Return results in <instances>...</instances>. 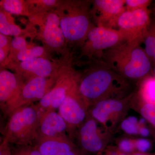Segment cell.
<instances>
[{
    "label": "cell",
    "mask_w": 155,
    "mask_h": 155,
    "mask_svg": "<svg viewBox=\"0 0 155 155\" xmlns=\"http://www.w3.org/2000/svg\"><path fill=\"white\" fill-rule=\"evenodd\" d=\"M134 93L121 99L102 100L92 105L87 114L97 122L107 128L112 127L119 119L126 109V106L131 102Z\"/></svg>",
    "instance_id": "7"
},
{
    "label": "cell",
    "mask_w": 155,
    "mask_h": 155,
    "mask_svg": "<svg viewBox=\"0 0 155 155\" xmlns=\"http://www.w3.org/2000/svg\"><path fill=\"white\" fill-rule=\"evenodd\" d=\"M79 75H72L63 77L58 81L53 88L51 89L37 104L44 112L57 111L65 99L70 86Z\"/></svg>",
    "instance_id": "12"
},
{
    "label": "cell",
    "mask_w": 155,
    "mask_h": 155,
    "mask_svg": "<svg viewBox=\"0 0 155 155\" xmlns=\"http://www.w3.org/2000/svg\"><path fill=\"white\" fill-rule=\"evenodd\" d=\"M80 75L79 89L88 109L102 100L121 99L131 94L128 80L114 72L101 60Z\"/></svg>",
    "instance_id": "1"
},
{
    "label": "cell",
    "mask_w": 155,
    "mask_h": 155,
    "mask_svg": "<svg viewBox=\"0 0 155 155\" xmlns=\"http://www.w3.org/2000/svg\"><path fill=\"white\" fill-rule=\"evenodd\" d=\"M11 45L13 48L18 50L19 51L27 48L26 42L25 39L20 36L15 37L11 42Z\"/></svg>",
    "instance_id": "27"
},
{
    "label": "cell",
    "mask_w": 155,
    "mask_h": 155,
    "mask_svg": "<svg viewBox=\"0 0 155 155\" xmlns=\"http://www.w3.org/2000/svg\"><path fill=\"white\" fill-rule=\"evenodd\" d=\"M133 99L137 102V110L143 118L155 127V105L145 101L137 94H134Z\"/></svg>",
    "instance_id": "20"
},
{
    "label": "cell",
    "mask_w": 155,
    "mask_h": 155,
    "mask_svg": "<svg viewBox=\"0 0 155 155\" xmlns=\"http://www.w3.org/2000/svg\"><path fill=\"white\" fill-rule=\"evenodd\" d=\"M151 13H153L155 15V4L153 7L152 9L151 10Z\"/></svg>",
    "instance_id": "37"
},
{
    "label": "cell",
    "mask_w": 155,
    "mask_h": 155,
    "mask_svg": "<svg viewBox=\"0 0 155 155\" xmlns=\"http://www.w3.org/2000/svg\"><path fill=\"white\" fill-rule=\"evenodd\" d=\"M12 155H42L35 145H15Z\"/></svg>",
    "instance_id": "23"
},
{
    "label": "cell",
    "mask_w": 155,
    "mask_h": 155,
    "mask_svg": "<svg viewBox=\"0 0 155 155\" xmlns=\"http://www.w3.org/2000/svg\"><path fill=\"white\" fill-rule=\"evenodd\" d=\"M151 13L149 9L126 10L118 18L116 29L124 33L128 40H138L143 43V36L151 21Z\"/></svg>",
    "instance_id": "8"
},
{
    "label": "cell",
    "mask_w": 155,
    "mask_h": 155,
    "mask_svg": "<svg viewBox=\"0 0 155 155\" xmlns=\"http://www.w3.org/2000/svg\"><path fill=\"white\" fill-rule=\"evenodd\" d=\"M35 143L42 155H61L75 150V145L69 137L39 139Z\"/></svg>",
    "instance_id": "15"
},
{
    "label": "cell",
    "mask_w": 155,
    "mask_h": 155,
    "mask_svg": "<svg viewBox=\"0 0 155 155\" xmlns=\"http://www.w3.org/2000/svg\"><path fill=\"white\" fill-rule=\"evenodd\" d=\"M121 126L122 130L127 134H136L138 133L137 125L131 123L127 119L122 121Z\"/></svg>",
    "instance_id": "26"
},
{
    "label": "cell",
    "mask_w": 155,
    "mask_h": 155,
    "mask_svg": "<svg viewBox=\"0 0 155 155\" xmlns=\"http://www.w3.org/2000/svg\"><path fill=\"white\" fill-rule=\"evenodd\" d=\"M129 121L133 124L135 125H137V119L136 117L134 116H130L127 118Z\"/></svg>",
    "instance_id": "33"
},
{
    "label": "cell",
    "mask_w": 155,
    "mask_h": 155,
    "mask_svg": "<svg viewBox=\"0 0 155 155\" xmlns=\"http://www.w3.org/2000/svg\"><path fill=\"white\" fill-rule=\"evenodd\" d=\"M135 146L137 149L139 151L141 152H146L150 149L151 144L147 140L140 139L136 141Z\"/></svg>",
    "instance_id": "28"
},
{
    "label": "cell",
    "mask_w": 155,
    "mask_h": 155,
    "mask_svg": "<svg viewBox=\"0 0 155 155\" xmlns=\"http://www.w3.org/2000/svg\"><path fill=\"white\" fill-rule=\"evenodd\" d=\"M66 137H69L68 126L60 114L57 111L44 113L39 125L37 140L39 139Z\"/></svg>",
    "instance_id": "14"
},
{
    "label": "cell",
    "mask_w": 155,
    "mask_h": 155,
    "mask_svg": "<svg viewBox=\"0 0 155 155\" xmlns=\"http://www.w3.org/2000/svg\"><path fill=\"white\" fill-rule=\"evenodd\" d=\"M83 47L84 54L94 56L101 60L106 50L128 41L127 37L118 29L94 26L87 34Z\"/></svg>",
    "instance_id": "6"
},
{
    "label": "cell",
    "mask_w": 155,
    "mask_h": 155,
    "mask_svg": "<svg viewBox=\"0 0 155 155\" xmlns=\"http://www.w3.org/2000/svg\"><path fill=\"white\" fill-rule=\"evenodd\" d=\"M43 2L46 5L50 6L54 5L56 2V1L54 0H44Z\"/></svg>",
    "instance_id": "32"
},
{
    "label": "cell",
    "mask_w": 155,
    "mask_h": 155,
    "mask_svg": "<svg viewBox=\"0 0 155 155\" xmlns=\"http://www.w3.org/2000/svg\"><path fill=\"white\" fill-rule=\"evenodd\" d=\"M44 52L43 48L41 46H36L26 48L20 51L17 54V58L19 61H25L31 60L34 58H39Z\"/></svg>",
    "instance_id": "22"
},
{
    "label": "cell",
    "mask_w": 155,
    "mask_h": 155,
    "mask_svg": "<svg viewBox=\"0 0 155 155\" xmlns=\"http://www.w3.org/2000/svg\"><path fill=\"white\" fill-rule=\"evenodd\" d=\"M61 155H77L75 152V150L70 151L68 152L65 153Z\"/></svg>",
    "instance_id": "35"
},
{
    "label": "cell",
    "mask_w": 155,
    "mask_h": 155,
    "mask_svg": "<svg viewBox=\"0 0 155 155\" xmlns=\"http://www.w3.org/2000/svg\"><path fill=\"white\" fill-rule=\"evenodd\" d=\"M8 44V39L5 35L0 33V48L5 47Z\"/></svg>",
    "instance_id": "30"
},
{
    "label": "cell",
    "mask_w": 155,
    "mask_h": 155,
    "mask_svg": "<svg viewBox=\"0 0 155 155\" xmlns=\"http://www.w3.org/2000/svg\"><path fill=\"white\" fill-rule=\"evenodd\" d=\"M88 2H75L72 13L60 19V26L64 37L74 42L85 41L90 31L94 26L91 22Z\"/></svg>",
    "instance_id": "5"
},
{
    "label": "cell",
    "mask_w": 155,
    "mask_h": 155,
    "mask_svg": "<svg viewBox=\"0 0 155 155\" xmlns=\"http://www.w3.org/2000/svg\"><path fill=\"white\" fill-rule=\"evenodd\" d=\"M79 143L84 149L96 153L102 149L104 145L102 133L99 128L97 121L87 114L86 119L76 131Z\"/></svg>",
    "instance_id": "11"
},
{
    "label": "cell",
    "mask_w": 155,
    "mask_h": 155,
    "mask_svg": "<svg viewBox=\"0 0 155 155\" xmlns=\"http://www.w3.org/2000/svg\"><path fill=\"white\" fill-rule=\"evenodd\" d=\"M137 94L143 100L155 105V79L147 76L142 79Z\"/></svg>",
    "instance_id": "19"
},
{
    "label": "cell",
    "mask_w": 155,
    "mask_h": 155,
    "mask_svg": "<svg viewBox=\"0 0 155 155\" xmlns=\"http://www.w3.org/2000/svg\"><path fill=\"white\" fill-rule=\"evenodd\" d=\"M44 112L37 104L17 110L8 116L4 140L15 145L34 144Z\"/></svg>",
    "instance_id": "3"
},
{
    "label": "cell",
    "mask_w": 155,
    "mask_h": 155,
    "mask_svg": "<svg viewBox=\"0 0 155 155\" xmlns=\"http://www.w3.org/2000/svg\"><path fill=\"white\" fill-rule=\"evenodd\" d=\"M119 147L122 151L129 153L133 150L134 145L133 143L129 140H123L119 143Z\"/></svg>",
    "instance_id": "29"
},
{
    "label": "cell",
    "mask_w": 155,
    "mask_h": 155,
    "mask_svg": "<svg viewBox=\"0 0 155 155\" xmlns=\"http://www.w3.org/2000/svg\"><path fill=\"white\" fill-rule=\"evenodd\" d=\"M0 32L5 35L17 36L21 32L19 26L11 24L8 21L7 17L3 12H0Z\"/></svg>",
    "instance_id": "21"
},
{
    "label": "cell",
    "mask_w": 155,
    "mask_h": 155,
    "mask_svg": "<svg viewBox=\"0 0 155 155\" xmlns=\"http://www.w3.org/2000/svg\"><path fill=\"white\" fill-rule=\"evenodd\" d=\"M53 81L48 78L36 76L29 78L22 87L17 99L8 108L5 116L8 117L14 111L39 101L51 90Z\"/></svg>",
    "instance_id": "9"
},
{
    "label": "cell",
    "mask_w": 155,
    "mask_h": 155,
    "mask_svg": "<svg viewBox=\"0 0 155 155\" xmlns=\"http://www.w3.org/2000/svg\"><path fill=\"white\" fill-rule=\"evenodd\" d=\"M153 2L151 0H125V8L127 11L149 9Z\"/></svg>",
    "instance_id": "24"
},
{
    "label": "cell",
    "mask_w": 155,
    "mask_h": 155,
    "mask_svg": "<svg viewBox=\"0 0 155 155\" xmlns=\"http://www.w3.org/2000/svg\"><path fill=\"white\" fill-rule=\"evenodd\" d=\"M20 67L23 71L32 74L33 77L48 78L53 74L51 63L48 60L39 57L21 62Z\"/></svg>",
    "instance_id": "17"
},
{
    "label": "cell",
    "mask_w": 155,
    "mask_h": 155,
    "mask_svg": "<svg viewBox=\"0 0 155 155\" xmlns=\"http://www.w3.org/2000/svg\"><path fill=\"white\" fill-rule=\"evenodd\" d=\"M144 50L151 61L152 67L155 66V21L152 20L143 36Z\"/></svg>",
    "instance_id": "18"
},
{
    "label": "cell",
    "mask_w": 155,
    "mask_h": 155,
    "mask_svg": "<svg viewBox=\"0 0 155 155\" xmlns=\"http://www.w3.org/2000/svg\"><path fill=\"white\" fill-rule=\"evenodd\" d=\"M60 25V18L55 14L48 15L43 31V38L49 46L60 47L64 44L65 37Z\"/></svg>",
    "instance_id": "16"
},
{
    "label": "cell",
    "mask_w": 155,
    "mask_h": 155,
    "mask_svg": "<svg viewBox=\"0 0 155 155\" xmlns=\"http://www.w3.org/2000/svg\"><path fill=\"white\" fill-rule=\"evenodd\" d=\"M3 7L5 11L10 14L19 15L22 12V4L19 0H6Z\"/></svg>",
    "instance_id": "25"
},
{
    "label": "cell",
    "mask_w": 155,
    "mask_h": 155,
    "mask_svg": "<svg viewBox=\"0 0 155 155\" xmlns=\"http://www.w3.org/2000/svg\"><path fill=\"white\" fill-rule=\"evenodd\" d=\"M24 84L10 71L0 72V105L4 114L17 99Z\"/></svg>",
    "instance_id": "13"
},
{
    "label": "cell",
    "mask_w": 155,
    "mask_h": 155,
    "mask_svg": "<svg viewBox=\"0 0 155 155\" xmlns=\"http://www.w3.org/2000/svg\"><path fill=\"white\" fill-rule=\"evenodd\" d=\"M93 5L97 26L116 29L118 18L126 11L125 0H95Z\"/></svg>",
    "instance_id": "10"
},
{
    "label": "cell",
    "mask_w": 155,
    "mask_h": 155,
    "mask_svg": "<svg viewBox=\"0 0 155 155\" xmlns=\"http://www.w3.org/2000/svg\"><path fill=\"white\" fill-rule=\"evenodd\" d=\"M145 121L146 119L143 118L142 119H141L140 120L139 123L140 124H143L145 123Z\"/></svg>",
    "instance_id": "36"
},
{
    "label": "cell",
    "mask_w": 155,
    "mask_h": 155,
    "mask_svg": "<svg viewBox=\"0 0 155 155\" xmlns=\"http://www.w3.org/2000/svg\"><path fill=\"white\" fill-rule=\"evenodd\" d=\"M133 155H146L143 154H140V153H138V154H136Z\"/></svg>",
    "instance_id": "39"
},
{
    "label": "cell",
    "mask_w": 155,
    "mask_h": 155,
    "mask_svg": "<svg viewBox=\"0 0 155 155\" xmlns=\"http://www.w3.org/2000/svg\"><path fill=\"white\" fill-rule=\"evenodd\" d=\"M5 52L2 48H0V61H3L5 59Z\"/></svg>",
    "instance_id": "34"
},
{
    "label": "cell",
    "mask_w": 155,
    "mask_h": 155,
    "mask_svg": "<svg viewBox=\"0 0 155 155\" xmlns=\"http://www.w3.org/2000/svg\"><path fill=\"white\" fill-rule=\"evenodd\" d=\"M153 74L154 76V78L155 79V66L153 67Z\"/></svg>",
    "instance_id": "38"
},
{
    "label": "cell",
    "mask_w": 155,
    "mask_h": 155,
    "mask_svg": "<svg viewBox=\"0 0 155 155\" xmlns=\"http://www.w3.org/2000/svg\"><path fill=\"white\" fill-rule=\"evenodd\" d=\"M139 132L140 134L142 136L145 137L148 136L150 134L149 130L147 128L144 127H142L140 128Z\"/></svg>",
    "instance_id": "31"
},
{
    "label": "cell",
    "mask_w": 155,
    "mask_h": 155,
    "mask_svg": "<svg viewBox=\"0 0 155 155\" xmlns=\"http://www.w3.org/2000/svg\"><path fill=\"white\" fill-rule=\"evenodd\" d=\"M79 80L80 77L72 83L58 109V113L67 122L68 136L72 140L88 113V107L79 91Z\"/></svg>",
    "instance_id": "4"
},
{
    "label": "cell",
    "mask_w": 155,
    "mask_h": 155,
    "mask_svg": "<svg viewBox=\"0 0 155 155\" xmlns=\"http://www.w3.org/2000/svg\"><path fill=\"white\" fill-rule=\"evenodd\" d=\"M141 43L138 40L124 42L105 51L101 60L127 80L143 79L150 72L152 65Z\"/></svg>",
    "instance_id": "2"
}]
</instances>
